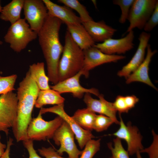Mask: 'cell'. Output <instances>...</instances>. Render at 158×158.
Here are the masks:
<instances>
[{
  "instance_id": "11",
  "label": "cell",
  "mask_w": 158,
  "mask_h": 158,
  "mask_svg": "<svg viewBox=\"0 0 158 158\" xmlns=\"http://www.w3.org/2000/svg\"><path fill=\"white\" fill-rule=\"evenodd\" d=\"M83 51L84 63L80 71L86 78L88 77L89 71L97 66L105 63L117 62L126 57L121 55L104 54L94 46Z\"/></svg>"
},
{
  "instance_id": "15",
  "label": "cell",
  "mask_w": 158,
  "mask_h": 158,
  "mask_svg": "<svg viewBox=\"0 0 158 158\" xmlns=\"http://www.w3.org/2000/svg\"><path fill=\"white\" fill-rule=\"evenodd\" d=\"M150 37V34L145 31L140 34L138 38L139 44L135 53L128 63L118 72V76L126 79L143 62Z\"/></svg>"
},
{
  "instance_id": "38",
  "label": "cell",
  "mask_w": 158,
  "mask_h": 158,
  "mask_svg": "<svg viewBox=\"0 0 158 158\" xmlns=\"http://www.w3.org/2000/svg\"><path fill=\"white\" fill-rule=\"evenodd\" d=\"M1 136L0 134V157L4 153L6 147V145L2 143L1 141Z\"/></svg>"
},
{
  "instance_id": "40",
  "label": "cell",
  "mask_w": 158,
  "mask_h": 158,
  "mask_svg": "<svg viewBox=\"0 0 158 158\" xmlns=\"http://www.w3.org/2000/svg\"><path fill=\"white\" fill-rule=\"evenodd\" d=\"M2 8V7L1 6V1H0V13H1V11Z\"/></svg>"
},
{
  "instance_id": "34",
  "label": "cell",
  "mask_w": 158,
  "mask_h": 158,
  "mask_svg": "<svg viewBox=\"0 0 158 158\" xmlns=\"http://www.w3.org/2000/svg\"><path fill=\"white\" fill-rule=\"evenodd\" d=\"M38 151L41 155L45 158H69L62 157L53 148L44 147L39 149Z\"/></svg>"
},
{
  "instance_id": "7",
  "label": "cell",
  "mask_w": 158,
  "mask_h": 158,
  "mask_svg": "<svg viewBox=\"0 0 158 158\" xmlns=\"http://www.w3.org/2000/svg\"><path fill=\"white\" fill-rule=\"evenodd\" d=\"M18 99L13 91L0 96V131L7 136L9 129L14 126L17 118Z\"/></svg>"
},
{
  "instance_id": "41",
  "label": "cell",
  "mask_w": 158,
  "mask_h": 158,
  "mask_svg": "<svg viewBox=\"0 0 158 158\" xmlns=\"http://www.w3.org/2000/svg\"><path fill=\"white\" fill-rule=\"evenodd\" d=\"M2 44V42L0 40V45H1Z\"/></svg>"
},
{
  "instance_id": "29",
  "label": "cell",
  "mask_w": 158,
  "mask_h": 158,
  "mask_svg": "<svg viewBox=\"0 0 158 158\" xmlns=\"http://www.w3.org/2000/svg\"><path fill=\"white\" fill-rule=\"evenodd\" d=\"M134 0H114L113 4L118 6L121 9V13L119 22L121 24L125 23L128 18L130 8Z\"/></svg>"
},
{
  "instance_id": "21",
  "label": "cell",
  "mask_w": 158,
  "mask_h": 158,
  "mask_svg": "<svg viewBox=\"0 0 158 158\" xmlns=\"http://www.w3.org/2000/svg\"><path fill=\"white\" fill-rule=\"evenodd\" d=\"M24 0H13L2 7L0 13V18L8 21L12 25L21 18V13L23 9Z\"/></svg>"
},
{
  "instance_id": "32",
  "label": "cell",
  "mask_w": 158,
  "mask_h": 158,
  "mask_svg": "<svg viewBox=\"0 0 158 158\" xmlns=\"http://www.w3.org/2000/svg\"><path fill=\"white\" fill-rule=\"evenodd\" d=\"M154 140L151 145L148 148L143 149L140 152H146L148 154L149 158H158V136L152 131Z\"/></svg>"
},
{
  "instance_id": "17",
  "label": "cell",
  "mask_w": 158,
  "mask_h": 158,
  "mask_svg": "<svg viewBox=\"0 0 158 158\" xmlns=\"http://www.w3.org/2000/svg\"><path fill=\"white\" fill-rule=\"evenodd\" d=\"M146 50L147 53L144 60L139 66L126 79V83L129 84L135 82H141L157 90V88L151 82L148 73L149 65L151 59L157 52V51L152 50L150 44H148Z\"/></svg>"
},
{
  "instance_id": "6",
  "label": "cell",
  "mask_w": 158,
  "mask_h": 158,
  "mask_svg": "<svg viewBox=\"0 0 158 158\" xmlns=\"http://www.w3.org/2000/svg\"><path fill=\"white\" fill-rule=\"evenodd\" d=\"M158 3L157 0H134L128 18L129 25L126 32L135 28L143 29Z\"/></svg>"
},
{
  "instance_id": "1",
  "label": "cell",
  "mask_w": 158,
  "mask_h": 158,
  "mask_svg": "<svg viewBox=\"0 0 158 158\" xmlns=\"http://www.w3.org/2000/svg\"><path fill=\"white\" fill-rule=\"evenodd\" d=\"M62 21L48 15L37 33L39 44L45 59L49 81L54 84L58 82V69L63 46L59 37Z\"/></svg>"
},
{
  "instance_id": "37",
  "label": "cell",
  "mask_w": 158,
  "mask_h": 158,
  "mask_svg": "<svg viewBox=\"0 0 158 158\" xmlns=\"http://www.w3.org/2000/svg\"><path fill=\"white\" fill-rule=\"evenodd\" d=\"M13 140L11 138H10L8 140L6 147L3 154L0 157V158H10V153L11 146L13 144Z\"/></svg>"
},
{
  "instance_id": "5",
  "label": "cell",
  "mask_w": 158,
  "mask_h": 158,
  "mask_svg": "<svg viewBox=\"0 0 158 158\" xmlns=\"http://www.w3.org/2000/svg\"><path fill=\"white\" fill-rule=\"evenodd\" d=\"M63 121L59 116L52 120L46 121L39 112L36 118H32L28 126V139L32 141H44L52 138L55 132Z\"/></svg>"
},
{
  "instance_id": "14",
  "label": "cell",
  "mask_w": 158,
  "mask_h": 158,
  "mask_svg": "<svg viewBox=\"0 0 158 158\" xmlns=\"http://www.w3.org/2000/svg\"><path fill=\"white\" fill-rule=\"evenodd\" d=\"M128 33L123 37L118 39L110 38L101 43L95 44L93 46L107 54H124L133 49L134 45V31L132 30Z\"/></svg>"
},
{
  "instance_id": "22",
  "label": "cell",
  "mask_w": 158,
  "mask_h": 158,
  "mask_svg": "<svg viewBox=\"0 0 158 158\" xmlns=\"http://www.w3.org/2000/svg\"><path fill=\"white\" fill-rule=\"evenodd\" d=\"M58 92L51 89L40 90L36 100L35 107L41 108L47 104L57 105L64 104L65 99Z\"/></svg>"
},
{
  "instance_id": "4",
  "label": "cell",
  "mask_w": 158,
  "mask_h": 158,
  "mask_svg": "<svg viewBox=\"0 0 158 158\" xmlns=\"http://www.w3.org/2000/svg\"><path fill=\"white\" fill-rule=\"evenodd\" d=\"M37 37V33L32 30L24 19L21 18L11 25L4 37L5 42L16 52L26 48L28 44Z\"/></svg>"
},
{
  "instance_id": "36",
  "label": "cell",
  "mask_w": 158,
  "mask_h": 158,
  "mask_svg": "<svg viewBox=\"0 0 158 158\" xmlns=\"http://www.w3.org/2000/svg\"><path fill=\"white\" fill-rule=\"evenodd\" d=\"M124 100L129 110L133 108L139 100V99L133 95L124 97Z\"/></svg>"
},
{
  "instance_id": "39",
  "label": "cell",
  "mask_w": 158,
  "mask_h": 158,
  "mask_svg": "<svg viewBox=\"0 0 158 158\" xmlns=\"http://www.w3.org/2000/svg\"><path fill=\"white\" fill-rule=\"evenodd\" d=\"M136 155L137 158H142L139 152H136Z\"/></svg>"
},
{
  "instance_id": "27",
  "label": "cell",
  "mask_w": 158,
  "mask_h": 158,
  "mask_svg": "<svg viewBox=\"0 0 158 158\" xmlns=\"http://www.w3.org/2000/svg\"><path fill=\"white\" fill-rule=\"evenodd\" d=\"M17 78L16 74L2 76L0 75V95L5 94L15 90L14 85Z\"/></svg>"
},
{
  "instance_id": "9",
  "label": "cell",
  "mask_w": 158,
  "mask_h": 158,
  "mask_svg": "<svg viewBox=\"0 0 158 158\" xmlns=\"http://www.w3.org/2000/svg\"><path fill=\"white\" fill-rule=\"evenodd\" d=\"M48 112L57 114L68 123L73 132L81 149L84 148L87 143L95 137L91 131L85 130L81 127L71 116L66 113L64 109V104L49 108L42 107L39 111L42 115Z\"/></svg>"
},
{
  "instance_id": "13",
  "label": "cell",
  "mask_w": 158,
  "mask_h": 158,
  "mask_svg": "<svg viewBox=\"0 0 158 158\" xmlns=\"http://www.w3.org/2000/svg\"><path fill=\"white\" fill-rule=\"evenodd\" d=\"M82 75V74L80 71L75 75L50 86V88L60 94L71 93L74 97L78 98H82L84 94L87 93L94 94L98 97L100 94L97 89L86 88L81 85L80 78Z\"/></svg>"
},
{
  "instance_id": "19",
  "label": "cell",
  "mask_w": 158,
  "mask_h": 158,
  "mask_svg": "<svg viewBox=\"0 0 158 158\" xmlns=\"http://www.w3.org/2000/svg\"><path fill=\"white\" fill-rule=\"evenodd\" d=\"M82 23L95 42H102L112 38L117 31L103 20L95 22L93 20Z\"/></svg>"
},
{
  "instance_id": "12",
  "label": "cell",
  "mask_w": 158,
  "mask_h": 158,
  "mask_svg": "<svg viewBox=\"0 0 158 158\" xmlns=\"http://www.w3.org/2000/svg\"><path fill=\"white\" fill-rule=\"evenodd\" d=\"M120 127L112 135L120 139L124 140L128 145L127 151L129 155H132L143 149L142 144V137L138 128L128 122L126 125L120 116Z\"/></svg>"
},
{
  "instance_id": "30",
  "label": "cell",
  "mask_w": 158,
  "mask_h": 158,
  "mask_svg": "<svg viewBox=\"0 0 158 158\" xmlns=\"http://www.w3.org/2000/svg\"><path fill=\"white\" fill-rule=\"evenodd\" d=\"M114 123V121L108 116L102 114L97 115L93 130L98 132L103 131L107 130Z\"/></svg>"
},
{
  "instance_id": "20",
  "label": "cell",
  "mask_w": 158,
  "mask_h": 158,
  "mask_svg": "<svg viewBox=\"0 0 158 158\" xmlns=\"http://www.w3.org/2000/svg\"><path fill=\"white\" fill-rule=\"evenodd\" d=\"M67 31L74 41L84 50L93 46L95 42L82 24L66 25Z\"/></svg>"
},
{
  "instance_id": "35",
  "label": "cell",
  "mask_w": 158,
  "mask_h": 158,
  "mask_svg": "<svg viewBox=\"0 0 158 158\" xmlns=\"http://www.w3.org/2000/svg\"><path fill=\"white\" fill-rule=\"evenodd\" d=\"M24 147L28 151L29 158H43L40 157L34 147L33 141L27 139L23 141Z\"/></svg>"
},
{
  "instance_id": "24",
  "label": "cell",
  "mask_w": 158,
  "mask_h": 158,
  "mask_svg": "<svg viewBox=\"0 0 158 158\" xmlns=\"http://www.w3.org/2000/svg\"><path fill=\"white\" fill-rule=\"evenodd\" d=\"M96 115L95 113L86 108L77 110L71 117L81 127L91 131L93 130Z\"/></svg>"
},
{
  "instance_id": "23",
  "label": "cell",
  "mask_w": 158,
  "mask_h": 158,
  "mask_svg": "<svg viewBox=\"0 0 158 158\" xmlns=\"http://www.w3.org/2000/svg\"><path fill=\"white\" fill-rule=\"evenodd\" d=\"M28 71L40 90L50 89L49 84V78L45 73L44 62H38L30 65Z\"/></svg>"
},
{
  "instance_id": "31",
  "label": "cell",
  "mask_w": 158,
  "mask_h": 158,
  "mask_svg": "<svg viewBox=\"0 0 158 158\" xmlns=\"http://www.w3.org/2000/svg\"><path fill=\"white\" fill-rule=\"evenodd\" d=\"M158 24V3L150 17L145 24L143 29L147 32L152 31Z\"/></svg>"
},
{
  "instance_id": "2",
  "label": "cell",
  "mask_w": 158,
  "mask_h": 158,
  "mask_svg": "<svg viewBox=\"0 0 158 158\" xmlns=\"http://www.w3.org/2000/svg\"><path fill=\"white\" fill-rule=\"evenodd\" d=\"M40 91L28 71L17 90V118L12 130L17 142L28 139L27 130L32 119V111Z\"/></svg>"
},
{
  "instance_id": "26",
  "label": "cell",
  "mask_w": 158,
  "mask_h": 158,
  "mask_svg": "<svg viewBox=\"0 0 158 158\" xmlns=\"http://www.w3.org/2000/svg\"><path fill=\"white\" fill-rule=\"evenodd\" d=\"M114 147L111 143H108V146L111 150L112 156L110 158H129L127 151L123 147L121 139L116 137L113 140Z\"/></svg>"
},
{
  "instance_id": "10",
  "label": "cell",
  "mask_w": 158,
  "mask_h": 158,
  "mask_svg": "<svg viewBox=\"0 0 158 158\" xmlns=\"http://www.w3.org/2000/svg\"><path fill=\"white\" fill-rule=\"evenodd\" d=\"M23 9L25 18L30 28L38 33L48 16L46 6L42 0H24Z\"/></svg>"
},
{
  "instance_id": "8",
  "label": "cell",
  "mask_w": 158,
  "mask_h": 158,
  "mask_svg": "<svg viewBox=\"0 0 158 158\" xmlns=\"http://www.w3.org/2000/svg\"><path fill=\"white\" fill-rule=\"evenodd\" d=\"M74 134L71 128L65 121L55 132L52 138L55 143L60 146L56 150L61 156L67 153L69 158H79L82 153L78 148L74 141Z\"/></svg>"
},
{
  "instance_id": "3",
  "label": "cell",
  "mask_w": 158,
  "mask_h": 158,
  "mask_svg": "<svg viewBox=\"0 0 158 158\" xmlns=\"http://www.w3.org/2000/svg\"><path fill=\"white\" fill-rule=\"evenodd\" d=\"M84 60L83 50L74 41L67 31L62 55L59 64V82L73 76L80 71Z\"/></svg>"
},
{
  "instance_id": "18",
  "label": "cell",
  "mask_w": 158,
  "mask_h": 158,
  "mask_svg": "<svg viewBox=\"0 0 158 158\" xmlns=\"http://www.w3.org/2000/svg\"><path fill=\"white\" fill-rule=\"evenodd\" d=\"M42 1L47 7L48 15L58 18L66 25L82 24L79 17L70 8L57 4L49 0Z\"/></svg>"
},
{
  "instance_id": "28",
  "label": "cell",
  "mask_w": 158,
  "mask_h": 158,
  "mask_svg": "<svg viewBox=\"0 0 158 158\" xmlns=\"http://www.w3.org/2000/svg\"><path fill=\"white\" fill-rule=\"evenodd\" d=\"M101 139L95 140L91 139L86 144L80 158H92L99 150Z\"/></svg>"
},
{
  "instance_id": "25",
  "label": "cell",
  "mask_w": 158,
  "mask_h": 158,
  "mask_svg": "<svg viewBox=\"0 0 158 158\" xmlns=\"http://www.w3.org/2000/svg\"><path fill=\"white\" fill-rule=\"evenodd\" d=\"M57 1L76 11L79 14L82 23L93 20L85 7L78 0H58Z\"/></svg>"
},
{
  "instance_id": "16",
  "label": "cell",
  "mask_w": 158,
  "mask_h": 158,
  "mask_svg": "<svg viewBox=\"0 0 158 158\" xmlns=\"http://www.w3.org/2000/svg\"><path fill=\"white\" fill-rule=\"evenodd\" d=\"M98 97L99 99H95L92 97L90 93H85L83 101L87 106V108L95 113L108 116L112 119L116 124H119L120 122L116 117L117 111L113 103L106 100L102 94H100Z\"/></svg>"
},
{
  "instance_id": "33",
  "label": "cell",
  "mask_w": 158,
  "mask_h": 158,
  "mask_svg": "<svg viewBox=\"0 0 158 158\" xmlns=\"http://www.w3.org/2000/svg\"><path fill=\"white\" fill-rule=\"evenodd\" d=\"M113 104L116 111H118L120 114L122 113H127L129 110L125 103L124 96H117Z\"/></svg>"
}]
</instances>
